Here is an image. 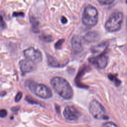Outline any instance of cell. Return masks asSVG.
<instances>
[{
  "instance_id": "obj_1",
  "label": "cell",
  "mask_w": 127,
  "mask_h": 127,
  "mask_svg": "<svg viewBox=\"0 0 127 127\" xmlns=\"http://www.w3.org/2000/svg\"><path fill=\"white\" fill-rule=\"evenodd\" d=\"M51 84L54 90L64 99L67 100L72 97L73 89L65 78L60 76L54 77L51 80Z\"/></svg>"
},
{
  "instance_id": "obj_2",
  "label": "cell",
  "mask_w": 127,
  "mask_h": 127,
  "mask_svg": "<svg viewBox=\"0 0 127 127\" xmlns=\"http://www.w3.org/2000/svg\"><path fill=\"white\" fill-rule=\"evenodd\" d=\"M25 84L31 92L41 98L49 99L52 96L51 89L44 84L38 83L31 80H26Z\"/></svg>"
},
{
  "instance_id": "obj_3",
  "label": "cell",
  "mask_w": 127,
  "mask_h": 127,
  "mask_svg": "<svg viewBox=\"0 0 127 127\" xmlns=\"http://www.w3.org/2000/svg\"><path fill=\"white\" fill-rule=\"evenodd\" d=\"M123 19L124 16L122 12L116 11L112 13L105 23V29L110 32L119 31L121 28Z\"/></svg>"
},
{
  "instance_id": "obj_4",
  "label": "cell",
  "mask_w": 127,
  "mask_h": 127,
  "mask_svg": "<svg viewBox=\"0 0 127 127\" xmlns=\"http://www.w3.org/2000/svg\"><path fill=\"white\" fill-rule=\"evenodd\" d=\"M98 20V12L97 9L91 5H87L83 11L82 21L87 27L95 26Z\"/></svg>"
},
{
  "instance_id": "obj_5",
  "label": "cell",
  "mask_w": 127,
  "mask_h": 127,
  "mask_svg": "<svg viewBox=\"0 0 127 127\" xmlns=\"http://www.w3.org/2000/svg\"><path fill=\"white\" fill-rule=\"evenodd\" d=\"M89 111L90 114L96 119L108 120L109 119L104 107L96 100H93L90 102Z\"/></svg>"
},
{
  "instance_id": "obj_6",
  "label": "cell",
  "mask_w": 127,
  "mask_h": 127,
  "mask_svg": "<svg viewBox=\"0 0 127 127\" xmlns=\"http://www.w3.org/2000/svg\"><path fill=\"white\" fill-rule=\"evenodd\" d=\"M23 54L27 59L34 63H39L42 59V54L40 51L33 47H29L25 49L23 51Z\"/></svg>"
},
{
  "instance_id": "obj_7",
  "label": "cell",
  "mask_w": 127,
  "mask_h": 127,
  "mask_svg": "<svg viewBox=\"0 0 127 127\" xmlns=\"http://www.w3.org/2000/svg\"><path fill=\"white\" fill-rule=\"evenodd\" d=\"M89 62L99 69L105 68L108 64V57L104 53L89 59Z\"/></svg>"
},
{
  "instance_id": "obj_8",
  "label": "cell",
  "mask_w": 127,
  "mask_h": 127,
  "mask_svg": "<svg viewBox=\"0 0 127 127\" xmlns=\"http://www.w3.org/2000/svg\"><path fill=\"white\" fill-rule=\"evenodd\" d=\"M63 114L66 120L71 122L78 120L80 116L79 112L73 106H66L64 110Z\"/></svg>"
},
{
  "instance_id": "obj_9",
  "label": "cell",
  "mask_w": 127,
  "mask_h": 127,
  "mask_svg": "<svg viewBox=\"0 0 127 127\" xmlns=\"http://www.w3.org/2000/svg\"><path fill=\"white\" fill-rule=\"evenodd\" d=\"M34 64V63L27 59L20 61L19 64L22 74L24 75L32 71L35 67Z\"/></svg>"
},
{
  "instance_id": "obj_10",
  "label": "cell",
  "mask_w": 127,
  "mask_h": 127,
  "mask_svg": "<svg viewBox=\"0 0 127 127\" xmlns=\"http://www.w3.org/2000/svg\"><path fill=\"white\" fill-rule=\"evenodd\" d=\"M72 50L75 54H78L83 50L82 43L80 39L76 35H74L71 39Z\"/></svg>"
},
{
  "instance_id": "obj_11",
  "label": "cell",
  "mask_w": 127,
  "mask_h": 127,
  "mask_svg": "<svg viewBox=\"0 0 127 127\" xmlns=\"http://www.w3.org/2000/svg\"><path fill=\"white\" fill-rule=\"evenodd\" d=\"M100 38V35L95 31H90L87 33L83 37L84 41L87 43H91L97 42Z\"/></svg>"
},
{
  "instance_id": "obj_12",
  "label": "cell",
  "mask_w": 127,
  "mask_h": 127,
  "mask_svg": "<svg viewBox=\"0 0 127 127\" xmlns=\"http://www.w3.org/2000/svg\"><path fill=\"white\" fill-rule=\"evenodd\" d=\"M47 62L48 64L53 67H62L64 65L63 64H61L53 56L50 55H47Z\"/></svg>"
},
{
  "instance_id": "obj_13",
  "label": "cell",
  "mask_w": 127,
  "mask_h": 127,
  "mask_svg": "<svg viewBox=\"0 0 127 127\" xmlns=\"http://www.w3.org/2000/svg\"><path fill=\"white\" fill-rule=\"evenodd\" d=\"M107 48V44L106 43H102L98 45L94 46L91 48V51L93 54L102 53L105 52Z\"/></svg>"
},
{
  "instance_id": "obj_14",
  "label": "cell",
  "mask_w": 127,
  "mask_h": 127,
  "mask_svg": "<svg viewBox=\"0 0 127 127\" xmlns=\"http://www.w3.org/2000/svg\"><path fill=\"white\" fill-rule=\"evenodd\" d=\"M30 22L32 27V31L35 33H38L39 31V27L40 25L39 22L33 17L30 18Z\"/></svg>"
},
{
  "instance_id": "obj_15",
  "label": "cell",
  "mask_w": 127,
  "mask_h": 127,
  "mask_svg": "<svg viewBox=\"0 0 127 127\" xmlns=\"http://www.w3.org/2000/svg\"><path fill=\"white\" fill-rule=\"evenodd\" d=\"M108 77L111 81L114 82L116 86H119V85H120L121 83V81L117 78L116 75L110 73L108 75Z\"/></svg>"
},
{
  "instance_id": "obj_16",
  "label": "cell",
  "mask_w": 127,
  "mask_h": 127,
  "mask_svg": "<svg viewBox=\"0 0 127 127\" xmlns=\"http://www.w3.org/2000/svg\"><path fill=\"white\" fill-rule=\"evenodd\" d=\"M41 39L43 41L47 43H50L51 42L53 41L54 39L52 36L50 35H42L41 37Z\"/></svg>"
},
{
  "instance_id": "obj_17",
  "label": "cell",
  "mask_w": 127,
  "mask_h": 127,
  "mask_svg": "<svg viewBox=\"0 0 127 127\" xmlns=\"http://www.w3.org/2000/svg\"><path fill=\"white\" fill-rule=\"evenodd\" d=\"M101 5H109L114 2L115 0H97Z\"/></svg>"
},
{
  "instance_id": "obj_18",
  "label": "cell",
  "mask_w": 127,
  "mask_h": 127,
  "mask_svg": "<svg viewBox=\"0 0 127 127\" xmlns=\"http://www.w3.org/2000/svg\"><path fill=\"white\" fill-rule=\"evenodd\" d=\"M64 39H61L59 40L55 44V47L56 49H60L62 48V45L63 43L64 42Z\"/></svg>"
},
{
  "instance_id": "obj_19",
  "label": "cell",
  "mask_w": 127,
  "mask_h": 127,
  "mask_svg": "<svg viewBox=\"0 0 127 127\" xmlns=\"http://www.w3.org/2000/svg\"><path fill=\"white\" fill-rule=\"evenodd\" d=\"M102 127H117V126L112 123V122H106L104 124H103L102 125Z\"/></svg>"
},
{
  "instance_id": "obj_20",
  "label": "cell",
  "mask_w": 127,
  "mask_h": 127,
  "mask_svg": "<svg viewBox=\"0 0 127 127\" xmlns=\"http://www.w3.org/2000/svg\"><path fill=\"white\" fill-rule=\"evenodd\" d=\"M25 100L27 102H28L29 103H30L31 104H39L38 102L34 100V99L32 98L31 97H30L29 96H26V98H25Z\"/></svg>"
},
{
  "instance_id": "obj_21",
  "label": "cell",
  "mask_w": 127,
  "mask_h": 127,
  "mask_svg": "<svg viewBox=\"0 0 127 127\" xmlns=\"http://www.w3.org/2000/svg\"><path fill=\"white\" fill-rule=\"evenodd\" d=\"M22 97V93L21 92H18L17 94H16L15 97V101L16 102H18Z\"/></svg>"
},
{
  "instance_id": "obj_22",
  "label": "cell",
  "mask_w": 127,
  "mask_h": 127,
  "mask_svg": "<svg viewBox=\"0 0 127 127\" xmlns=\"http://www.w3.org/2000/svg\"><path fill=\"white\" fill-rule=\"evenodd\" d=\"M12 16L13 17H23L24 16V13L22 12H14L13 13Z\"/></svg>"
},
{
  "instance_id": "obj_23",
  "label": "cell",
  "mask_w": 127,
  "mask_h": 127,
  "mask_svg": "<svg viewBox=\"0 0 127 127\" xmlns=\"http://www.w3.org/2000/svg\"><path fill=\"white\" fill-rule=\"evenodd\" d=\"M7 114V111L5 109H1L0 111V116L1 118H4L6 116Z\"/></svg>"
},
{
  "instance_id": "obj_24",
  "label": "cell",
  "mask_w": 127,
  "mask_h": 127,
  "mask_svg": "<svg viewBox=\"0 0 127 127\" xmlns=\"http://www.w3.org/2000/svg\"><path fill=\"white\" fill-rule=\"evenodd\" d=\"M1 27L2 29H4L6 28V24L4 22V21H3V18H2V17L1 16Z\"/></svg>"
},
{
  "instance_id": "obj_25",
  "label": "cell",
  "mask_w": 127,
  "mask_h": 127,
  "mask_svg": "<svg viewBox=\"0 0 127 127\" xmlns=\"http://www.w3.org/2000/svg\"><path fill=\"white\" fill-rule=\"evenodd\" d=\"M61 22L63 24H65L67 23V19L64 17V16H62L61 19Z\"/></svg>"
},
{
  "instance_id": "obj_26",
  "label": "cell",
  "mask_w": 127,
  "mask_h": 127,
  "mask_svg": "<svg viewBox=\"0 0 127 127\" xmlns=\"http://www.w3.org/2000/svg\"><path fill=\"white\" fill-rule=\"evenodd\" d=\"M19 109V107L18 106H16V107H14L13 108H12L11 109V110L13 111V112H17Z\"/></svg>"
},
{
  "instance_id": "obj_27",
  "label": "cell",
  "mask_w": 127,
  "mask_h": 127,
  "mask_svg": "<svg viewBox=\"0 0 127 127\" xmlns=\"http://www.w3.org/2000/svg\"><path fill=\"white\" fill-rule=\"evenodd\" d=\"M126 29L127 30V16L126 20Z\"/></svg>"
},
{
  "instance_id": "obj_28",
  "label": "cell",
  "mask_w": 127,
  "mask_h": 127,
  "mask_svg": "<svg viewBox=\"0 0 127 127\" xmlns=\"http://www.w3.org/2000/svg\"><path fill=\"white\" fill-rule=\"evenodd\" d=\"M126 3H127V0H126Z\"/></svg>"
}]
</instances>
